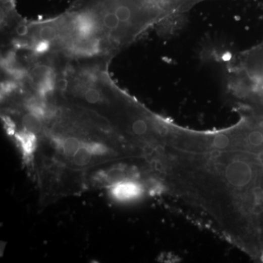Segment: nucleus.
<instances>
[{
    "label": "nucleus",
    "mask_w": 263,
    "mask_h": 263,
    "mask_svg": "<svg viewBox=\"0 0 263 263\" xmlns=\"http://www.w3.org/2000/svg\"><path fill=\"white\" fill-rule=\"evenodd\" d=\"M84 97L89 103H97L100 100V93L94 88H89L85 92Z\"/></svg>",
    "instance_id": "obj_15"
},
{
    "label": "nucleus",
    "mask_w": 263,
    "mask_h": 263,
    "mask_svg": "<svg viewBox=\"0 0 263 263\" xmlns=\"http://www.w3.org/2000/svg\"><path fill=\"white\" fill-rule=\"evenodd\" d=\"M109 195L119 202H132L141 198L146 188L143 181L126 179L108 186Z\"/></svg>",
    "instance_id": "obj_2"
},
{
    "label": "nucleus",
    "mask_w": 263,
    "mask_h": 263,
    "mask_svg": "<svg viewBox=\"0 0 263 263\" xmlns=\"http://www.w3.org/2000/svg\"><path fill=\"white\" fill-rule=\"evenodd\" d=\"M56 34H57L56 29L50 26H45V27H42L40 32H39V36H40V39L48 40V41L54 40L56 37Z\"/></svg>",
    "instance_id": "obj_14"
},
{
    "label": "nucleus",
    "mask_w": 263,
    "mask_h": 263,
    "mask_svg": "<svg viewBox=\"0 0 263 263\" xmlns=\"http://www.w3.org/2000/svg\"><path fill=\"white\" fill-rule=\"evenodd\" d=\"M81 143L82 140L71 136L63 138H57L54 140L56 149L63 156L69 158L74 156Z\"/></svg>",
    "instance_id": "obj_6"
},
{
    "label": "nucleus",
    "mask_w": 263,
    "mask_h": 263,
    "mask_svg": "<svg viewBox=\"0 0 263 263\" xmlns=\"http://www.w3.org/2000/svg\"><path fill=\"white\" fill-rule=\"evenodd\" d=\"M22 125L24 130L35 133L36 135L40 133L42 130L41 119L30 112L28 113L23 117Z\"/></svg>",
    "instance_id": "obj_7"
},
{
    "label": "nucleus",
    "mask_w": 263,
    "mask_h": 263,
    "mask_svg": "<svg viewBox=\"0 0 263 263\" xmlns=\"http://www.w3.org/2000/svg\"><path fill=\"white\" fill-rule=\"evenodd\" d=\"M253 62V77L258 91V99L259 103L263 104V45L254 54Z\"/></svg>",
    "instance_id": "obj_5"
},
{
    "label": "nucleus",
    "mask_w": 263,
    "mask_h": 263,
    "mask_svg": "<svg viewBox=\"0 0 263 263\" xmlns=\"http://www.w3.org/2000/svg\"><path fill=\"white\" fill-rule=\"evenodd\" d=\"M119 22H120V21H119L115 13H108L104 16V25L109 29H117L119 27Z\"/></svg>",
    "instance_id": "obj_13"
},
{
    "label": "nucleus",
    "mask_w": 263,
    "mask_h": 263,
    "mask_svg": "<svg viewBox=\"0 0 263 263\" xmlns=\"http://www.w3.org/2000/svg\"><path fill=\"white\" fill-rule=\"evenodd\" d=\"M215 132L171 127L161 184L194 221L263 261V123Z\"/></svg>",
    "instance_id": "obj_1"
},
{
    "label": "nucleus",
    "mask_w": 263,
    "mask_h": 263,
    "mask_svg": "<svg viewBox=\"0 0 263 263\" xmlns=\"http://www.w3.org/2000/svg\"><path fill=\"white\" fill-rule=\"evenodd\" d=\"M115 14L121 22H127L132 16V11L130 8L126 6H119L116 8Z\"/></svg>",
    "instance_id": "obj_12"
},
{
    "label": "nucleus",
    "mask_w": 263,
    "mask_h": 263,
    "mask_svg": "<svg viewBox=\"0 0 263 263\" xmlns=\"http://www.w3.org/2000/svg\"><path fill=\"white\" fill-rule=\"evenodd\" d=\"M110 152V148L102 143L82 141L72 160L75 166L83 167L89 164L94 156H104Z\"/></svg>",
    "instance_id": "obj_3"
},
{
    "label": "nucleus",
    "mask_w": 263,
    "mask_h": 263,
    "mask_svg": "<svg viewBox=\"0 0 263 263\" xmlns=\"http://www.w3.org/2000/svg\"><path fill=\"white\" fill-rule=\"evenodd\" d=\"M77 30L82 37H89L94 32L96 25L94 21L88 16H80L77 20Z\"/></svg>",
    "instance_id": "obj_8"
},
{
    "label": "nucleus",
    "mask_w": 263,
    "mask_h": 263,
    "mask_svg": "<svg viewBox=\"0 0 263 263\" xmlns=\"http://www.w3.org/2000/svg\"><path fill=\"white\" fill-rule=\"evenodd\" d=\"M132 132L138 137L144 136L148 132V123L144 119H139L133 122L132 125Z\"/></svg>",
    "instance_id": "obj_10"
},
{
    "label": "nucleus",
    "mask_w": 263,
    "mask_h": 263,
    "mask_svg": "<svg viewBox=\"0 0 263 263\" xmlns=\"http://www.w3.org/2000/svg\"><path fill=\"white\" fill-rule=\"evenodd\" d=\"M27 108L29 112L35 114L41 119L45 118L48 115V109L41 99L32 98L30 100L28 101Z\"/></svg>",
    "instance_id": "obj_9"
},
{
    "label": "nucleus",
    "mask_w": 263,
    "mask_h": 263,
    "mask_svg": "<svg viewBox=\"0 0 263 263\" xmlns=\"http://www.w3.org/2000/svg\"><path fill=\"white\" fill-rule=\"evenodd\" d=\"M53 73L54 72L48 67H37L32 72V79L35 81H37V84H38L39 83L41 82L42 80L45 79L47 76Z\"/></svg>",
    "instance_id": "obj_11"
},
{
    "label": "nucleus",
    "mask_w": 263,
    "mask_h": 263,
    "mask_svg": "<svg viewBox=\"0 0 263 263\" xmlns=\"http://www.w3.org/2000/svg\"><path fill=\"white\" fill-rule=\"evenodd\" d=\"M29 27L25 24H19L16 28V32L20 37H25L29 33Z\"/></svg>",
    "instance_id": "obj_17"
},
{
    "label": "nucleus",
    "mask_w": 263,
    "mask_h": 263,
    "mask_svg": "<svg viewBox=\"0 0 263 263\" xmlns=\"http://www.w3.org/2000/svg\"><path fill=\"white\" fill-rule=\"evenodd\" d=\"M50 41L41 40L40 42L36 44L34 50H35L36 53L38 54V55H42V54H45V52L48 51L49 48H50Z\"/></svg>",
    "instance_id": "obj_16"
},
{
    "label": "nucleus",
    "mask_w": 263,
    "mask_h": 263,
    "mask_svg": "<svg viewBox=\"0 0 263 263\" xmlns=\"http://www.w3.org/2000/svg\"><path fill=\"white\" fill-rule=\"evenodd\" d=\"M15 139L21 150L23 159L27 163L32 161L37 147V135L32 132L23 130L15 134Z\"/></svg>",
    "instance_id": "obj_4"
},
{
    "label": "nucleus",
    "mask_w": 263,
    "mask_h": 263,
    "mask_svg": "<svg viewBox=\"0 0 263 263\" xmlns=\"http://www.w3.org/2000/svg\"><path fill=\"white\" fill-rule=\"evenodd\" d=\"M68 81L65 78H61L56 83V87L60 91H65L68 88Z\"/></svg>",
    "instance_id": "obj_18"
}]
</instances>
